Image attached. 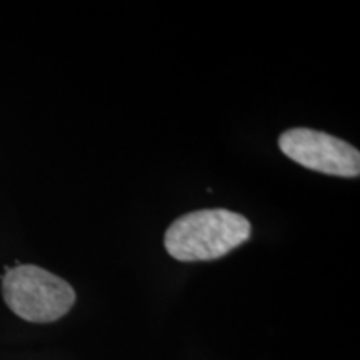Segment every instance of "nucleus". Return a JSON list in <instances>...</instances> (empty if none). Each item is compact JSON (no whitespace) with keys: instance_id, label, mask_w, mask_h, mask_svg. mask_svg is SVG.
Wrapping results in <instances>:
<instances>
[{"instance_id":"obj_2","label":"nucleus","mask_w":360,"mask_h":360,"mask_svg":"<svg viewBox=\"0 0 360 360\" xmlns=\"http://www.w3.org/2000/svg\"><path fill=\"white\" fill-rule=\"evenodd\" d=\"M2 294L13 314L35 323L58 321L75 304L70 283L37 265L6 267Z\"/></svg>"},{"instance_id":"obj_3","label":"nucleus","mask_w":360,"mask_h":360,"mask_svg":"<svg viewBox=\"0 0 360 360\" xmlns=\"http://www.w3.org/2000/svg\"><path fill=\"white\" fill-rule=\"evenodd\" d=\"M278 147L305 169L337 177H359L360 154L354 146L321 130L295 127L278 137Z\"/></svg>"},{"instance_id":"obj_1","label":"nucleus","mask_w":360,"mask_h":360,"mask_svg":"<svg viewBox=\"0 0 360 360\" xmlns=\"http://www.w3.org/2000/svg\"><path fill=\"white\" fill-rule=\"evenodd\" d=\"M250 222L227 209H204L175 219L164 245L180 262H205L227 255L250 238Z\"/></svg>"}]
</instances>
